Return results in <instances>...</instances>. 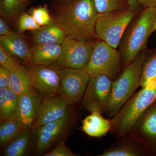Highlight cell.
<instances>
[{
	"instance_id": "1f68e13d",
	"label": "cell",
	"mask_w": 156,
	"mask_h": 156,
	"mask_svg": "<svg viewBox=\"0 0 156 156\" xmlns=\"http://www.w3.org/2000/svg\"><path fill=\"white\" fill-rule=\"evenodd\" d=\"M9 26L7 24L5 21L1 17L0 18V35L8 36L14 33Z\"/></svg>"
},
{
	"instance_id": "6da1fadb",
	"label": "cell",
	"mask_w": 156,
	"mask_h": 156,
	"mask_svg": "<svg viewBox=\"0 0 156 156\" xmlns=\"http://www.w3.org/2000/svg\"><path fill=\"white\" fill-rule=\"evenodd\" d=\"M64 5L53 20L72 38L96 37L95 25L98 13L93 0H71Z\"/></svg>"
},
{
	"instance_id": "8992f818",
	"label": "cell",
	"mask_w": 156,
	"mask_h": 156,
	"mask_svg": "<svg viewBox=\"0 0 156 156\" xmlns=\"http://www.w3.org/2000/svg\"><path fill=\"white\" fill-rule=\"evenodd\" d=\"M122 59L119 50L103 41L95 42L89 63L85 68L90 77L105 75L112 81L122 73Z\"/></svg>"
},
{
	"instance_id": "d6a6232c",
	"label": "cell",
	"mask_w": 156,
	"mask_h": 156,
	"mask_svg": "<svg viewBox=\"0 0 156 156\" xmlns=\"http://www.w3.org/2000/svg\"><path fill=\"white\" fill-rule=\"evenodd\" d=\"M139 5L143 8L156 7V0H137Z\"/></svg>"
},
{
	"instance_id": "cb8c5ba5",
	"label": "cell",
	"mask_w": 156,
	"mask_h": 156,
	"mask_svg": "<svg viewBox=\"0 0 156 156\" xmlns=\"http://www.w3.org/2000/svg\"><path fill=\"white\" fill-rule=\"evenodd\" d=\"M156 81V49L147 53L143 66L140 86L145 87Z\"/></svg>"
},
{
	"instance_id": "9a60e30c",
	"label": "cell",
	"mask_w": 156,
	"mask_h": 156,
	"mask_svg": "<svg viewBox=\"0 0 156 156\" xmlns=\"http://www.w3.org/2000/svg\"><path fill=\"white\" fill-rule=\"evenodd\" d=\"M0 46L28 66L31 65L30 48L19 34L0 36Z\"/></svg>"
},
{
	"instance_id": "ffe728a7",
	"label": "cell",
	"mask_w": 156,
	"mask_h": 156,
	"mask_svg": "<svg viewBox=\"0 0 156 156\" xmlns=\"http://www.w3.org/2000/svg\"><path fill=\"white\" fill-rule=\"evenodd\" d=\"M34 136L32 128H24L18 136L3 148V155H26L30 150Z\"/></svg>"
},
{
	"instance_id": "484cf974",
	"label": "cell",
	"mask_w": 156,
	"mask_h": 156,
	"mask_svg": "<svg viewBox=\"0 0 156 156\" xmlns=\"http://www.w3.org/2000/svg\"><path fill=\"white\" fill-rule=\"evenodd\" d=\"M98 14L129 9L127 0H93Z\"/></svg>"
},
{
	"instance_id": "4fadbf2b",
	"label": "cell",
	"mask_w": 156,
	"mask_h": 156,
	"mask_svg": "<svg viewBox=\"0 0 156 156\" xmlns=\"http://www.w3.org/2000/svg\"><path fill=\"white\" fill-rule=\"evenodd\" d=\"M73 105L74 104L58 93L43 97L37 112L33 129L62 118Z\"/></svg>"
},
{
	"instance_id": "83f0119b",
	"label": "cell",
	"mask_w": 156,
	"mask_h": 156,
	"mask_svg": "<svg viewBox=\"0 0 156 156\" xmlns=\"http://www.w3.org/2000/svg\"><path fill=\"white\" fill-rule=\"evenodd\" d=\"M28 13L41 27L48 25L53 21V19L49 14L48 8L45 6H40L33 8L29 11Z\"/></svg>"
},
{
	"instance_id": "e0dca14e",
	"label": "cell",
	"mask_w": 156,
	"mask_h": 156,
	"mask_svg": "<svg viewBox=\"0 0 156 156\" xmlns=\"http://www.w3.org/2000/svg\"><path fill=\"white\" fill-rule=\"evenodd\" d=\"M61 44H34L30 48L31 65L54 64L61 53Z\"/></svg>"
},
{
	"instance_id": "5bb4252c",
	"label": "cell",
	"mask_w": 156,
	"mask_h": 156,
	"mask_svg": "<svg viewBox=\"0 0 156 156\" xmlns=\"http://www.w3.org/2000/svg\"><path fill=\"white\" fill-rule=\"evenodd\" d=\"M43 98L34 89L19 96L17 117L24 128H32Z\"/></svg>"
},
{
	"instance_id": "d590c367",
	"label": "cell",
	"mask_w": 156,
	"mask_h": 156,
	"mask_svg": "<svg viewBox=\"0 0 156 156\" xmlns=\"http://www.w3.org/2000/svg\"><path fill=\"white\" fill-rule=\"evenodd\" d=\"M155 29H156V26H155Z\"/></svg>"
},
{
	"instance_id": "7a4b0ae2",
	"label": "cell",
	"mask_w": 156,
	"mask_h": 156,
	"mask_svg": "<svg viewBox=\"0 0 156 156\" xmlns=\"http://www.w3.org/2000/svg\"><path fill=\"white\" fill-rule=\"evenodd\" d=\"M156 7L145 8L126 28L119 45L123 69L146 50L149 37L156 30Z\"/></svg>"
},
{
	"instance_id": "30bf717a",
	"label": "cell",
	"mask_w": 156,
	"mask_h": 156,
	"mask_svg": "<svg viewBox=\"0 0 156 156\" xmlns=\"http://www.w3.org/2000/svg\"><path fill=\"white\" fill-rule=\"evenodd\" d=\"M127 135L141 144L148 156H156V100L137 118Z\"/></svg>"
},
{
	"instance_id": "8fae6325",
	"label": "cell",
	"mask_w": 156,
	"mask_h": 156,
	"mask_svg": "<svg viewBox=\"0 0 156 156\" xmlns=\"http://www.w3.org/2000/svg\"><path fill=\"white\" fill-rule=\"evenodd\" d=\"M62 68L53 64L30 66L26 69L32 87L44 97L58 93Z\"/></svg>"
},
{
	"instance_id": "d6986e66",
	"label": "cell",
	"mask_w": 156,
	"mask_h": 156,
	"mask_svg": "<svg viewBox=\"0 0 156 156\" xmlns=\"http://www.w3.org/2000/svg\"><path fill=\"white\" fill-rule=\"evenodd\" d=\"M66 37L64 31L53 20L50 24L33 31L32 40L34 44H62Z\"/></svg>"
},
{
	"instance_id": "f1b7e54d",
	"label": "cell",
	"mask_w": 156,
	"mask_h": 156,
	"mask_svg": "<svg viewBox=\"0 0 156 156\" xmlns=\"http://www.w3.org/2000/svg\"><path fill=\"white\" fill-rule=\"evenodd\" d=\"M14 56L0 46V65L11 71L20 64Z\"/></svg>"
},
{
	"instance_id": "4316f807",
	"label": "cell",
	"mask_w": 156,
	"mask_h": 156,
	"mask_svg": "<svg viewBox=\"0 0 156 156\" xmlns=\"http://www.w3.org/2000/svg\"><path fill=\"white\" fill-rule=\"evenodd\" d=\"M17 23V29L20 33L27 30L34 31L42 27L29 13L25 12H22L18 16Z\"/></svg>"
},
{
	"instance_id": "f546056e",
	"label": "cell",
	"mask_w": 156,
	"mask_h": 156,
	"mask_svg": "<svg viewBox=\"0 0 156 156\" xmlns=\"http://www.w3.org/2000/svg\"><path fill=\"white\" fill-rule=\"evenodd\" d=\"M44 156H76L66 144L65 141L61 140L58 142L55 148Z\"/></svg>"
},
{
	"instance_id": "7402d4cb",
	"label": "cell",
	"mask_w": 156,
	"mask_h": 156,
	"mask_svg": "<svg viewBox=\"0 0 156 156\" xmlns=\"http://www.w3.org/2000/svg\"><path fill=\"white\" fill-rule=\"evenodd\" d=\"M9 88L19 96L34 89L29 80L26 68L20 63L10 71Z\"/></svg>"
},
{
	"instance_id": "2e32d148",
	"label": "cell",
	"mask_w": 156,
	"mask_h": 156,
	"mask_svg": "<svg viewBox=\"0 0 156 156\" xmlns=\"http://www.w3.org/2000/svg\"><path fill=\"white\" fill-rule=\"evenodd\" d=\"M119 139V141L98 156H148L144 148L129 135H126Z\"/></svg>"
},
{
	"instance_id": "3957f363",
	"label": "cell",
	"mask_w": 156,
	"mask_h": 156,
	"mask_svg": "<svg viewBox=\"0 0 156 156\" xmlns=\"http://www.w3.org/2000/svg\"><path fill=\"white\" fill-rule=\"evenodd\" d=\"M156 100V81L134 93L113 116L111 131L119 139L127 135L137 118Z\"/></svg>"
},
{
	"instance_id": "e575fe53",
	"label": "cell",
	"mask_w": 156,
	"mask_h": 156,
	"mask_svg": "<svg viewBox=\"0 0 156 156\" xmlns=\"http://www.w3.org/2000/svg\"><path fill=\"white\" fill-rule=\"evenodd\" d=\"M58 1L62 3H67L71 1V0H58Z\"/></svg>"
},
{
	"instance_id": "603a6c76",
	"label": "cell",
	"mask_w": 156,
	"mask_h": 156,
	"mask_svg": "<svg viewBox=\"0 0 156 156\" xmlns=\"http://www.w3.org/2000/svg\"><path fill=\"white\" fill-rule=\"evenodd\" d=\"M24 129L17 118L8 119L1 122L0 145L4 148L15 139Z\"/></svg>"
},
{
	"instance_id": "ac0fdd59",
	"label": "cell",
	"mask_w": 156,
	"mask_h": 156,
	"mask_svg": "<svg viewBox=\"0 0 156 156\" xmlns=\"http://www.w3.org/2000/svg\"><path fill=\"white\" fill-rule=\"evenodd\" d=\"M101 114L99 112H92L82 121V130L87 135L99 137L111 130V120L105 119Z\"/></svg>"
},
{
	"instance_id": "4dcf8cb0",
	"label": "cell",
	"mask_w": 156,
	"mask_h": 156,
	"mask_svg": "<svg viewBox=\"0 0 156 156\" xmlns=\"http://www.w3.org/2000/svg\"><path fill=\"white\" fill-rule=\"evenodd\" d=\"M10 71L0 65V89L9 88Z\"/></svg>"
},
{
	"instance_id": "7c38bea8",
	"label": "cell",
	"mask_w": 156,
	"mask_h": 156,
	"mask_svg": "<svg viewBox=\"0 0 156 156\" xmlns=\"http://www.w3.org/2000/svg\"><path fill=\"white\" fill-rule=\"evenodd\" d=\"M90 76L85 69L62 67L58 93L75 104L80 102L87 89Z\"/></svg>"
},
{
	"instance_id": "44dd1931",
	"label": "cell",
	"mask_w": 156,
	"mask_h": 156,
	"mask_svg": "<svg viewBox=\"0 0 156 156\" xmlns=\"http://www.w3.org/2000/svg\"><path fill=\"white\" fill-rule=\"evenodd\" d=\"M19 96L10 88L0 89V121L17 118Z\"/></svg>"
},
{
	"instance_id": "9c48e42d",
	"label": "cell",
	"mask_w": 156,
	"mask_h": 156,
	"mask_svg": "<svg viewBox=\"0 0 156 156\" xmlns=\"http://www.w3.org/2000/svg\"><path fill=\"white\" fill-rule=\"evenodd\" d=\"M95 42L66 36L61 44V53L54 64L62 67L85 69L89 63Z\"/></svg>"
},
{
	"instance_id": "ba28073f",
	"label": "cell",
	"mask_w": 156,
	"mask_h": 156,
	"mask_svg": "<svg viewBox=\"0 0 156 156\" xmlns=\"http://www.w3.org/2000/svg\"><path fill=\"white\" fill-rule=\"evenodd\" d=\"M113 81L105 75L90 77L81 102V107L90 113L106 112L110 98Z\"/></svg>"
},
{
	"instance_id": "52a82bcc",
	"label": "cell",
	"mask_w": 156,
	"mask_h": 156,
	"mask_svg": "<svg viewBox=\"0 0 156 156\" xmlns=\"http://www.w3.org/2000/svg\"><path fill=\"white\" fill-rule=\"evenodd\" d=\"M73 105L62 118L34 129L35 152L44 153L48 149L65 137L70 130L75 119Z\"/></svg>"
},
{
	"instance_id": "5b68a950",
	"label": "cell",
	"mask_w": 156,
	"mask_h": 156,
	"mask_svg": "<svg viewBox=\"0 0 156 156\" xmlns=\"http://www.w3.org/2000/svg\"><path fill=\"white\" fill-rule=\"evenodd\" d=\"M139 13L127 9L98 14L95 25L96 37L117 49L126 28Z\"/></svg>"
},
{
	"instance_id": "d4e9b609",
	"label": "cell",
	"mask_w": 156,
	"mask_h": 156,
	"mask_svg": "<svg viewBox=\"0 0 156 156\" xmlns=\"http://www.w3.org/2000/svg\"><path fill=\"white\" fill-rule=\"evenodd\" d=\"M27 1L26 0H0V13L2 17L12 20L23 12Z\"/></svg>"
},
{
	"instance_id": "8d00e7d4",
	"label": "cell",
	"mask_w": 156,
	"mask_h": 156,
	"mask_svg": "<svg viewBox=\"0 0 156 156\" xmlns=\"http://www.w3.org/2000/svg\"><path fill=\"white\" fill-rule=\"evenodd\" d=\"M26 1H28V0H26Z\"/></svg>"
},
{
	"instance_id": "277c9868",
	"label": "cell",
	"mask_w": 156,
	"mask_h": 156,
	"mask_svg": "<svg viewBox=\"0 0 156 156\" xmlns=\"http://www.w3.org/2000/svg\"><path fill=\"white\" fill-rule=\"evenodd\" d=\"M147 56L146 50L139 53L112 83L111 92L106 113L112 117L133 95L140 86L143 66Z\"/></svg>"
},
{
	"instance_id": "836d02e7",
	"label": "cell",
	"mask_w": 156,
	"mask_h": 156,
	"mask_svg": "<svg viewBox=\"0 0 156 156\" xmlns=\"http://www.w3.org/2000/svg\"><path fill=\"white\" fill-rule=\"evenodd\" d=\"M128 7L130 10L140 12L141 6L139 5L137 0H127Z\"/></svg>"
}]
</instances>
